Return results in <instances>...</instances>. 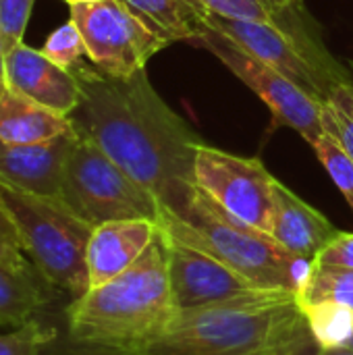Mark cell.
<instances>
[{
	"instance_id": "1",
	"label": "cell",
	"mask_w": 353,
	"mask_h": 355,
	"mask_svg": "<svg viewBox=\"0 0 353 355\" xmlns=\"http://www.w3.org/2000/svg\"><path fill=\"white\" fill-rule=\"evenodd\" d=\"M79 104L69 114L79 137L96 144L169 212H181L193 191V162L200 139L160 98L146 69L106 75L83 62L71 69Z\"/></svg>"
},
{
	"instance_id": "2",
	"label": "cell",
	"mask_w": 353,
	"mask_h": 355,
	"mask_svg": "<svg viewBox=\"0 0 353 355\" xmlns=\"http://www.w3.org/2000/svg\"><path fill=\"white\" fill-rule=\"evenodd\" d=\"M318 352V343L289 291L177 312L156 335L121 349L83 347L73 355H291Z\"/></svg>"
},
{
	"instance_id": "3",
	"label": "cell",
	"mask_w": 353,
	"mask_h": 355,
	"mask_svg": "<svg viewBox=\"0 0 353 355\" xmlns=\"http://www.w3.org/2000/svg\"><path fill=\"white\" fill-rule=\"evenodd\" d=\"M175 314L169 250L160 231L131 268L71 302L67 327L77 347L121 349L156 335Z\"/></svg>"
},
{
	"instance_id": "4",
	"label": "cell",
	"mask_w": 353,
	"mask_h": 355,
	"mask_svg": "<svg viewBox=\"0 0 353 355\" xmlns=\"http://www.w3.org/2000/svg\"><path fill=\"white\" fill-rule=\"evenodd\" d=\"M160 231L223 262L260 291H300L312 262L283 250L268 233L258 231L210 200L198 185L181 212L160 208Z\"/></svg>"
},
{
	"instance_id": "5",
	"label": "cell",
	"mask_w": 353,
	"mask_h": 355,
	"mask_svg": "<svg viewBox=\"0 0 353 355\" xmlns=\"http://www.w3.org/2000/svg\"><path fill=\"white\" fill-rule=\"evenodd\" d=\"M0 204L12 218L23 250L37 272L73 300L89 291L87 243L94 227L62 200L0 185Z\"/></svg>"
},
{
	"instance_id": "6",
	"label": "cell",
	"mask_w": 353,
	"mask_h": 355,
	"mask_svg": "<svg viewBox=\"0 0 353 355\" xmlns=\"http://www.w3.org/2000/svg\"><path fill=\"white\" fill-rule=\"evenodd\" d=\"M302 12L304 8L279 23L208 15L202 25L218 29L243 50L275 67L312 98L325 102L333 87L350 83L352 79L327 48L316 42L314 33L306 29L300 17Z\"/></svg>"
},
{
	"instance_id": "7",
	"label": "cell",
	"mask_w": 353,
	"mask_h": 355,
	"mask_svg": "<svg viewBox=\"0 0 353 355\" xmlns=\"http://www.w3.org/2000/svg\"><path fill=\"white\" fill-rule=\"evenodd\" d=\"M60 200L92 227L133 218L158 223L160 218L158 200L96 144L79 135L62 168Z\"/></svg>"
},
{
	"instance_id": "8",
	"label": "cell",
	"mask_w": 353,
	"mask_h": 355,
	"mask_svg": "<svg viewBox=\"0 0 353 355\" xmlns=\"http://www.w3.org/2000/svg\"><path fill=\"white\" fill-rule=\"evenodd\" d=\"M191 44L214 54L270 108L277 123L295 129L310 146L325 133L322 102L312 98L275 67L256 58L218 29L202 25Z\"/></svg>"
},
{
	"instance_id": "9",
	"label": "cell",
	"mask_w": 353,
	"mask_h": 355,
	"mask_svg": "<svg viewBox=\"0 0 353 355\" xmlns=\"http://www.w3.org/2000/svg\"><path fill=\"white\" fill-rule=\"evenodd\" d=\"M69 8L85 42L87 58L106 75L129 77L146 69L148 60L169 46L121 0L71 4Z\"/></svg>"
},
{
	"instance_id": "10",
	"label": "cell",
	"mask_w": 353,
	"mask_h": 355,
	"mask_svg": "<svg viewBox=\"0 0 353 355\" xmlns=\"http://www.w3.org/2000/svg\"><path fill=\"white\" fill-rule=\"evenodd\" d=\"M196 185L237 220L268 233L277 179L260 158H243L198 144Z\"/></svg>"
},
{
	"instance_id": "11",
	"label": "cell",
	"mask_w": 353,
	"mask_h": 355,
	"mask_svg": "<svg viewBox=\"0 0 353 355\" xmlns=\"http://www.w3.org/2000/svg\"><path fill=\"white\" fill-rule=\"evenodd\" d=\"M164 239L169 250V281L177 312L221 306L260 291L212 256L166 235Z\"/></svg>"
},
{
	"instance_id": "12",
	"label": "cell",
	"mask_w": 353,
	"mask_h": 355,
	"mask_svg": "<svg viewBox=\"0 0 353 355\" xmlns=\"http://www.w3.org/2000/svg\"><path fill=\"white\" fill-rule=\"evenodd\" d=\"M298 304L318 347L339 345L353 327V268L312 262Z\"/></svg>"
},
{
	"instance_id": "13",
	"label": "cell",
	"mask_w": 353,
	"mask_h": 355,
	"mask_svg": "<svg viewBox=\"0 0 353 355\" xmlns=\"http://www.w3.org/2000/svg\"><path fill=\"white\" fill-rule=\"evenodd\" d=\"M6 87L58 112L69 116L81 98L77 77L71 69L54 64L42 50L17 44L6 52L4 58Z\"/></svg>"
},
{
	"instance_id": "14",
	"label": "cell",
	"mask_w": 353,
	"mask_h": 355,
	"mask_svg": "<svg viewBox=\"0 0 353 355\" xmlns=\"http://www.w3.org/2000/svg\"><path fill=\"white\" fill-rule=\"evenodd\" d=\"M77 139L75 129L42 144H6L0 141V185L60 200V181L67 156Z\"/></svg>"
},
{
	"instance_id": "15",
	"label": "cell",
	"mask_w": 353,
	"mask_h": 355,
	"mask_svg": "<svg viewBox=\"0 0 353 355\" xmlns=\"http://www.w3.org/2000/svg\"><path fill=\"white\" fill-rule=\"evenodd\" d=\"M156 220H112L94 227L87 243L89 289L100 287L131 268L158 237Z\"/></svg>"
},
{
	"instance_id": "16",
	"label": "cell",
	"mask_w": 353,
	"mask_h": 355,
	"mask_svg": "<svg viewBox=\"0 0 353 355\" xmlns=\"http://www.w3.org/2000/svg\"><path fill=\"white\" fill-rule=\"evenodd\" d=\"M339 231L329 223L325 214L306 204L281 181L275 185L273 214L268 235L289 254L314 262L322 248Z\"/></svg>"
},
{
	"instance_id": "17",
	"label": "cell",
	"mask_w": 353,
	"mask_h": 355,
	"mask_svg": "<svg viewBox=\"0 0 353 355\" xmlns=\"http://www.w3.org/2000/svg\"><path fill=\"white\" fill-rule=\"evenodd\" d=\"M73 131L69 116L58 114L12 89L0 98V141L6 144H42Z\"/></svg>"
},
{
	"instance_id": "18",
	"label": "cell",
	"mask_w": 353,
	"mask_h": 355,
	"mask_svg": "<svg viewBox=\"0 0 353 355\" xmlns=\"http://www.w3.org/2000/svg\"><path fill=\"white\" fill-rule=\"evenodd\" d=\"M56 291L37 270L17 272L0 264V327L21 329L29 324L56 297Z\"/></svg>"
},
{
	"instance_id": "19",
	"label": "cell",
	"mask_w": 353,
	"mask_h": 355,
	"mask_svg": "<svg viewBox=\"0 0 353 355\" xmlns=\"http://www.w3.org/2000/svg\"><path fill=\"white\" fill-rule=\"evenodd\" d=\"M150 31L164 42H191L202 21L181 0H121Z\"/></svg>"
},
{
	"instance_id": "20",
	"label": "cell",
	"mask_w": 353,
	"mask_h": 355,
	"mask_svg": "<svg viewBox=\"0 0 353 355\" xmlns=\"http://www.w3.org/2000/svg\"><path fill=\"white\" fill-rule=\"evenodd\" d=\"M208 15L279 23L304 8V0H202Z\"/></svg>"
},
{
	"instance_id": "21",
	"label": "cell",
	"mask_w": 353,
	"mask_h": 355,
	"mask_svg": "<svg viewBox=\"0 0 353 355\" xmlns=\"http://www.w3.org/2000/svg\"><path fill=\"white\" fill-rule=\"evenodd\" d=\"M322 125L353 160V83H341L331 89L322 102Z\"/></svg>"
},
{
	"instance_id": "22",
	"label": "cell",
	"mask_w": 353,
	"mask_h": 355,
	"mask_svg": "<svg viewBox=\"0 0 353 355\" xmlns=\"http://www.w3.org/2000/svg\"><path fill=\"white\" fill-rule=\"evenodd\" d=\"M312 148L353 212V160L339 146V141L327 131L312 144Z\"/></svg>"
},
{
	"instance_id": "23",
	"label": "cell",
	"mask_w": 353,
	"mask_h": 355,
	"mask_svg": "<svg viewBox=\"0 0 353 355\" xmlns=\"http://www.w3.org/2000/svg\"><path fill=\"white\" fill-rule=\"evenodd\" d=\"M42 52L62 69H73L75 64L81 62L83 54H87L81 31L71 19L48 35V40L42 46Z\"/></svg>"
},
{
	"instance_id": "24",
	"label": "cell",
	"mask_w": 353,
	"mask_h": 355,
	"mask_svg": "<svg viewBox=\"0 0 353 355\" xmlns=\"http://www.w3.org/2000/svg\"><path fill=\"white\" fill-rule=\"evenodd\" d=\"M54 339V329L40 320H31L21 329H12L10 333L0 335V355H42Z\"/></svg>"
},
{
	"instance_id": "25",
	"label": "cell",
	"mask_w": 353,
	"mask_h": 355,
	"mask_svg": "<svg viewBox=\"0 0 353 355\" xmlns=\"http://www.w3.org/2000/svg\"><path fill=\"white\" fill-rule=\"evenodd\" d=\"M35 0H0V37L8 52L23 42Z\"/></svg>"
},
{
	"instance_id": "26",
	"label": "cell",
	"mask_w": 353,
	"mask_h": 355,
	"mask_svg": "<svg viewBox=\"0 0 353 355\" xmlns=\"http://www.w3.org/2000/svg\"><path fill=\"white\" fill-rule=\"evenodd\" d=\"M0 264L17 270V272H35L37 268L27 258L17 227L4 206L0 204Z\"/></svg>"
},
{
	"instance_id": "27",
	"label": "cell",
	"mask_w": 353,
	"mask_h": 355,
	"mask_svg": "<svg viewBox=\"0 0 353 355\" xmlns=\"http://www.w3.org/2000/svg\"><path fill=\"white\" fill-rule=\"evenodd\" d=\"M314 262L353 268V233H337L316 256Z\"/></svg>"
},
{
	"instance_id": "28",
	"label": "cell",
	"mask_w": 353,
	"mask_h": 355,
	"mask_svg": "<svg viewBox=\"0 0 353 355\" xmlns=\"http://www.w3.org/2000/svg\"><path fill=\"white\" fill-rule=\"evenodd\" d=\"M181 2H183V4H185V6H187V8H189V10H191V12H193L202 23H204V19L208 17V10H206V6H204V2H202V0H181Z\"/></svg>"
},
{
	"instance_id": "29",
	"label": "cell",
	"mask_w": 353,
	"mask_h": 355,
	"mask_svg": "<svg viewBox=\"0 0 353 355\" xmlns=\"http://www.w3.org/2000/svg\"><path fill=\"white\" fill-rule=\"evenodd\" d=\"M316 355H353V349L345 345H327V347H318Z\"/></svg>"
},
{
	"instance_id": "30",
	"label": "cell",
	"mask_w": 353,
	"mask_h": 355,
	"mask_svg": "<svg viewBox=\"0 0 353 355\" xmlns=\"http://www.w3.org/2000/svg\"><path fill=\"white\" fill-rule=\"evenodd\" d=\"M4 58H6V50H4L2 37H0V98H2V94L6 92V73H4Z\"/></svg>"
},
{
	"instance_id": "31",
	"label": "cell",
	"mask_w": 353,
	"mask_h": 355,
	"mask_svg": "<svg viewBox=\"0 0 353 355\" xmlns=\"http://www.w3.org/2000/svg\"><path fill=\"white\" fill-rule=\"evenodd\" d=\"M339 345H345V347H350V349H353V327H352V331L345 335V339L339 343Z\"/></svg>"
},
{
	"instance_id": "32",
	"label": "cell",
	"mask_w": 353,
	"mask_h": 355,
	"mask_svg": "<svg viewBox=\"0 0 353 355\" xmlns=\"http://www.w3.org/2000/svg\"><path fill=\"white\" fill-rule=\"evenodd\" d=\"M64 2H69L71 6V4H89V2H102V0H64Z\"/></svg>"
},
{
	"instance_id": "33",
	"label": "cell",
	"mask_w": 353,
	"mask_h": 355,
	"mask_svg": "<svg viewBox=\"0 0 353 355\" xmlns=\"http://www.w3.org/2000/svg\"><path fill=\"white\" fill-rule=\"evenodd\" d=\"M318 352H304V354H291V355H316Z\"/></svg>"
}]
</instances>
